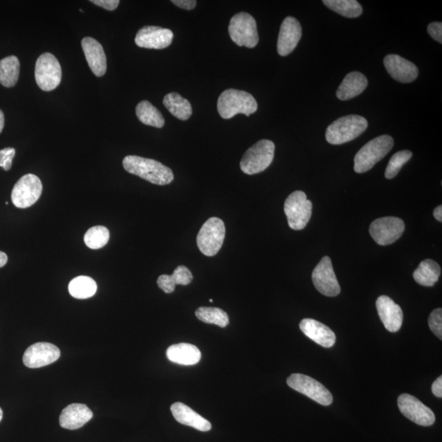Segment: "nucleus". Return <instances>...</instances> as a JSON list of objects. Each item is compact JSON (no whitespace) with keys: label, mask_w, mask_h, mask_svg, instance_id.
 Listing matches in <instances>:
<instances>
[{"label":"nucleus","mask_w":442,"mask_h":442,"mask_svg":"<svg viewBox=\"0 0 442 442\" xmlns=\"http://www.w3.org/2000/svg\"><path fill=\"white\" fill-rule=\"evenodd\" d=\"M122 164L127 172L152 184L166 185L174 180L173 171L155 160L130 155L125 157Z\"/></svg>","instance_id":"1"},{"label":"nucleus","mask_w":442,"mask_h":442,"mask_svg":"<svg viewBox=\"0 0 442 442\" xmlns=\"http://www.w3.org/2000/svg\"><path fill=\"white\" fill-rule=\"evenodd\" d=\"M257 102L250 93L229 88L219 97L217 109L224 119H230L237 114L249 116L257 110Z\"/></svg>","instance_id":"2"},{"label":"nucleus","mask_w":442,"mask_h":442,"mask_svg":"<svg viewBox=\"0 0 442 442\" xmlns=\"http://www.w3.org/2000/svg\"><path fill=\"white\" fill-rule=\"evenodd\" d=\"M394 140L387 135L378 136L368 142L359 151L354 159V170L358 174L365 173L373 168L378 161L389 154Z\"/></svg>","instance_id":"3"},{"label":"nucleus","mask_w":442,"mask_h":442,"mask_svg":"<svg viewBox=\"0 0 442 442\" xmlns=\"http://www.w3.org/2000/svg\"><path fill=\"white\" fill-rule=\"evenodd\" d=\"M368 121L359 115H348L338 118L326 130V140L329 144L339 145L356 139L365 132Z\"/></svg>","instance_id":"4"},{"label":"nucleus","mask_w":442,"mask_h":442,"mask_svg":"<svg viewBox=\"0 0 442 442\" xmlns=\"http://www.w3.org/2000/svg\"><path fill=\"white\" fill-rule=\"evenodd\" d=\"M275 145L268 140H260L245 152L240 161L241 170L247 175H255L267 170L272 163Z\"/></svg>","instance_id":"5"},{"label":"nucleus","mask_w":442,"mask_h":442,"mask_svg":"<svg viewBox=\"0 0 442 442\" xmlns=\"http://www.w3.org/2000/svg\"><path fill=\"white\" fill-rule=\"evenodd\" d=\"M284 213L289 227L302 230L309 223L312 215V203L302 191H295L288 196L284 203Z\"/></svg>","instance_id":"6"},{"label":"nucleus","mask_w":442,"mask_h":442,"mask_svg":"<svg viewBox=\"0 0 442 442\" xmlns=\"http://www.w3.org/2000/svg\"><path fill=\"white\" fill-rule=\"evenodd\" d=\"M229 33L232 41L241 47L253 48L259 42L257 22L247 13H239L231 18Z\"/></svg>","instance_id":"7"},{"label":"nucleus","mask_w":442,"mask_h":442,"mask_svg":"<svg viewBox=\"0 0 442 442\" xmlns=\"http://www.w3.org/2000/svg\"><path fill=\"white\" fill-rule=\"evenodd\" d=\"M225 237V226L222 220L217 217L206 221L196 237V243L201 250L208 257H213L222 247Z\"/></svg>","instance_id":"8"},{"label":"nucleus","mask_w":442,"mask_h":442,"mask_svg":"<svg viewBox=\"0 0 442 442\" xmlns=\"http://www.w3.org/2000/svg\"><path fill=\"white\" fill-rule=\"evenodd\" d=\"M34 78L43 91H52L62 80V67L55 56L46 53L39 57L34 69Z\"/></svg>","instance_id":"9"},{"label":"nucleus","mask_w":442,"mask_h":442,"mask_svg":"<svg viewBox=\"0 0 442 442\" xmlns=\"http://www.w3.org/2000/svg\"><path fill=\"white\" fill-rule=\"evenodd\" d=\"M288 385L324 406H330L333 396L326 387L314 378L302 373H293L288 378Z\"/></svg>","instance_id":"10"},{"label":"nucleus","mask_w":442,"mask_h":442,"mask_svg":"<svg viewBox=\"0 0 442 442\" xmlns=\"http://www.w3.org/2000/svg\"><path fill=\"white\" fill-rule=\"evenodd\" d=\"M43 185L39 177L33 174L25 175L14 185L12 201L18 208H29L41 198Z\"/></svg>","instance_id":"11"},{"label":"nucleus","mask_w":442,"mask_h":442,"mask_svg":"<svg viewBox=\"0 0 442 442\" xmlns=\"http://www.w3.org/2000/svg\"><path fill=\"white\" fill-rule=\"evenodd\" d=\"M405 228L404 221L401 219L387 216L373 221L370 234L377 244L387 246L399 239L404 233Z\"/></svg>","instance_id":"12"},{"label":"nucleus","mask_w":442,"mask_h":442,"mask_svg":"<svg viewBox=\"0 0 442 442\" xmlns=\"http://www.w3.org/2000/svg\"><path fill=\"white\" fill-rule=\"evenodd\" d=\"M312 281L314 287L324 296L336 297L341 293V287L334 273L330 257H323L314 268Z\"/></svg>","instance_id":"13"},{"label":"nucleus","mask_w":442,"mask_h":442,"mask_svg":"<svg viewBox=\"0 0 442 442\" xmlns=\"http://www.w3.org/2000/svg\"><path fill=\"white\" fill-rule=\"evenodd\" d=\"M397 403L401 414L417 425L429 427L434 424V413L416 397L402 394Z\"/></svg>","instance_id":"14"},{"label":"nucleus","mask_w":442,"mask_h":442,"mask_svg":"<svg viewBox=\"0 0 442 442\" xmlns=\"http://www.w3.org/2000/svg\"><path fill=\"white\" fill-rule=\"evenodd\" d=\"M61 356L60 350L48 342H37L29 346L23 356L24 365L28 368H37L57 361Z\"/></svg>","instance_id":"15"},{"label":"nucleus","mask_w":442,"mask_h":442,"mask_svg":"<svg viewBox=\"0 0 442 442\" xmlns=\"http://www.w3.org/2000/svg\"><path fill=\"white\" fill-rule=\"evenodd\" d=\"M174 34L169 29L146 26L138 32L135 43L138 46L151 49H163L170 46Z\"/></svg>","instance_id":"16"},{"label":"nucleus","mask_w":442,"mask_h":442,"mask_svg":"<svg viewBox=\"0 0 442 442\" xmlns=\"http://www.w3.org/2000/svg\"><path fill=\"white\" fill-rule=\"evenodd\" d=\"M301 24L293 17H287L280 27L277 51L280 56H288L297 47L302 38Z\"/></svg>","instance_id":"17"},{"label":"nucleus","mask_w":442,"mask_h":442,"mask_svg":"<svg viewBox=\"0 0 442 442\" xmlns=\"http://www.w3.org/2000/svg\"><path fill=\"white\" fill-rule=\"evenodd\" d=\"M383 63L387 72L398 82L411 83L419 75V69L414 63L396 54L387 55Z\"/></svg>","instance_id":"18"},{"label":"nucleus","mask_w":442,"mask_h":442,"mask_svg":"<svg viewBox=\"0 0 442 442\" xmlns=\"http://www.w3.org/2000/svg\"><path fill=\"white\" fill-rule=\"evenodd\" d=\"M376 307L383 326L391 333L399 331L403 322V312L399 306L387 296L377 299Z\"/></svg>","instance_id":"19"},{"label":"nucleus","mask_w":442,"mask_h":442,"mask_svg":"<svg viewBox=\"0 0 442 442\" xmlns=\"http://www.w3.org/2000/svg\"><path fill=\"white\" fill-rule=\"evenodd\" d=\"M81 46L88 67L98 77L105 75L107 72V57L102 44L91 37H85L81 41Z\"/></svg>","instance_id":"20"},{"label":"nucleus","mask_w":442,"mask_h":442,"mask_svg":"<svg viewBox=\"0 0 442 442\" xmlns=\"http://www.w3.org/2000/svg\"><path fill=\"white\" fill-rule=\"evenodd\" d=\"M300 328L304 335L323 347L330 348L336 342V335L332 329L314 319H302Z\"/></svg>","instance_id":"21"},{"label":"nucleus","mask_w":442,"mask_h":442,"mask_svg":"<svg viewBox=\"0 0 442 442\" xmlns=\"http://www.w3.org/2000/svg\"><path fill=\"white\" fill-rule=\"evenodd\" d=\"M93 417V412L83 404L67 406L59 417V422L63 429L76 430L87 424Z\"/></svg>","instance_id":"22"},{"label":"nucleus","mask_w":442,"mask_h":442,"mask_svg":"<svg viewBox=\"0 0 442 442\" xmlns=\"http://www.w3.org/2000/svg\"><path fill=\"white\" fill-rule=\"evenodd\" d=\"M170 410L175 420L181 424L194 427L201 431H208L211 429V424L208 420L183 403H174L170 407Z\"/></svg>","instance_id":"23"},{"label":"nucleus","mask_w":442,"mask_h":442,"mask_svg":"<svg viewBox=\"0 0 442 442\" xmlns=\"http://www.w3.org/2000/svg\"><path fill=\"white\" fill-rule=\"evenodd\" d=\"M368 86L365 75L359 72H352L344 78L337 91L338 100L346 101L360 95Z\"/></svg>","instance_id":"24"},{"label":"nucleus","mask_w":442,"mask_h":442,"mask_svg":"<svg viewBox=\"0 0 442 442\" xmlns=\"http://www.w3.org/2000/svg\"><path fill=\"white\" fill-rule=\"evenodd\" d=\"M166 356L171 362L188 366L198 363L201 354L199 349L192 344L179 343L167 349Z\"/></svg>","instance_id":"25"},{"label":"nucleus","mask_w":442,"mask_h":442,"mask_svg":"<svg viewBox=\"0 0 442 442\" xmlns=\"http://www.w3.org/2000/svg\"><path fill=\"white\" fill-rule=\"evenodd\" d=\"M193 274L190 270L185 267L180 265L177 267L173 274L171 275L162 274L157 279V285L166 293H171L175 291L176 285H188L193 280Z\"/></svg>","instance_id":"26"},{"label":"nucleus","mask_w":442,"mask_h":442,"mask_svg":"<svg viewBox=\"0 0 442 442\" xmlns=\"http://www.w3.org/2000/svg\"><path fill=\"white\" fill-rule=\"evenodd\" d=\"M441 269L440 265L434 260H422L419 267L415 270L413 276L415 281L425 287H432L438 281Z\"/></svg>","instance_id":"27"},{"label":"nucleus","mask_w":442,"mask_h":442,"mask_svg":"<svg viewBox=\"0 0 442 442\" xmlns=\"http://www.w3.org/2000/svg\"><path fill=\"white\" fill-rule=\"evenodd\" d=\"M163 105L172 115L182 121L188 120L193 113L189 100L179 95L178 93H170L166 95Z\"/></svg>","instance_id":"28"},{"label":"nucleus","mask_w":442,"mask_h":442,"mask_svg":"<svg viewBox=\"0 0 442 442\" xmlns=\"http://www.w3.org/2000/svg\"><path fill=\"white\" fill-rule=\"evenodd\" d=\"M20 75V62L16 56L0 60V83L7 88L16 86Z\"/></svg>","instance_id":"29"},{"label":"nucleus","mask_w":442,"mask_h":442,"mask_svg":"<svg viewBox=\"0 0 442 442\" xmlns=\"http://www.w3.org/2000/svg\"><path fill=\"white\" fill-rule=\"evenodd\" d=\"M136 116L142 124L162 128L165 120L161 112L149 101H142L136 107Z\"/></svg>","instance_id":"30"},{"label":"nucleus","mask_w":442,"mask_h":442,"mask_svg":"<svg viewBox=\"0 0 442 442\" xmlns=\"http://www.w3.org/2000/svg\"><path fill=\"white\" fill-rule=\"evenodd\" d=\"M69 293L76 299H87L97 292V283L91 277L79 276L73 279L68 286Z\"/></svg>","instance_id":"31"},{"label":"nucleus","mask_w":442,"mask_h":442,"mask_svg":"<svg viewBox=\"0 0 442 442\" xmlns=\"http://www.w3.org/2000/svg\"><path fill=\"white\" fill-rule=\"evenodd\" d=\"M323 3L332 11L345 18H356L363 13L361 5L356 0H323Z\"/></svg>","instance_id":"32"},{"label":"nucleus","mask_w":442,"mask_h":442,"mask_svg":"<svg viewBox=\"0 0 442 442\" xmlns=\"http://www.w3.org/2000/svg\"><path fill=\"white\" fill-rule=\"evenodd\" d=\"M196 316L199 321L206 323L215 324L221 328H225L229 323L227 313L220 308L200 307L196 311Z\"/></svg>","instance_id":"33"},{"label":"nucleus","mask_w":442,"mask_h":442,"mask_svg":"<svg viewBox=\"0 0 442 442\" xmlns=\"http://www.w3.org/2000/svg\"><path fill=\"white\" fill-rule=\"evenodd\" d=\"M109 230L105 226H95L87 231L83 241L88 248L100 249L105 247L109 241Z\"/></svg>","instance_id":"34"},{"label":"nucleus","mask_w":442,"mask_h":442,"mask_svg":"<svg viewBox=\"0 0 442 442\" xmlns=\"http://www.w3.org/2000/svg\"><path fill=\"white\" fill-rule=\"evenodd\" d=\"M412 156V152L409 150H402L396 152V154L391 156L389 162H388L385 171L386 178L388 180L395 178L401 170L402 166L411 159Z\"/></svg>","instance_id":"35"},{"label":"nucleus","mask_w":442,"mask_h":442,"mask_svg":"<svg viewBox=\"0 0 442 442\" xmlns=\"http://www.w3.org/2000/svg\"><path fill=\"white\" fill-rule=\"evenodd\" d=\"M429 324L431 331L442 339V309L437 308L430 314Z\"/></svg>","instance_id":"36"},{"label":"nucleus","mask_w":442,"mask_h":442,"mask_svg":"<svg viewBox=\"0 0 442 442\" xmlns=\"http://www.w3.org/2000/svg\"><path fill=\"white\" fill-rule=\"evenodd\" d=\"M15 154H16V151L13 147H6L0 150V166L4 170L8 171L11 169Z\"/></svg>","instance_id":"37"},{"label":"nucleus","mask_w":442,"mask_h":442,"mask_svg":"<svg viewBox=\"0 0 442 442\" xmlns=\"http://www.w3.org/2000/svg\"><path fill=\"white\" fill-rule=\"evenodd\" d=\"M427 32L436 41L442 43V24L441 22H431L427 26Z\"/></svg>","instance_id":"38"},{"label":"nucleus","mask_w":442,"mask_h":442,"mask_svg":"<svg viewBox=\"0 0 442 442\" xmlns=\"http://www.w3.org/2000/svg\"><path fill=\"white\" fill-rule=\"evenodd\" d=\"M91 2L109 11L115 10L120 4L119 0H92Z\"/></svg>","instance_id":"39"},{"label":"nucleus","mask_w":442,"mask_h":442,"mask_svg":"<svg viewBox=\"0 0 442 442\" xmlns=\"http://www.w3.org/2000/svg\"><path fill=\"white\" fill-rule=\"evenodd\" d=\"M172 3L176 6L186 10L194 9L196 5V1H194V0H173Z\"/></svg>","instance_id":"40"},{"label":"nucleus","mask_w":442,"mask_h":442,"mask_svg":"<svg viewBox=\"0 0 442 442\" xmlns=\"http://www.w3.org/2000/svg\"><path fill=\"white\" fill-rule=\"evenodd\" d=\"M431 391L436 397H442V377L440 376L431 386Z\"/></svg>","instance_id":"41"},{"label":"nucleus","mask_w":442,"mask_h":442,"mask_svg":"<svg viewBox=\"0 0 442 442\" xmlns=\"http://www.w3.org/2000/svg\"><path fill=\"white\" fill-rule=\"evenodd\" d=\"M434 217L436 220H438L439 222L442 221V206H439L434 211Z\"/></svg>","instance_id":"42"},{"label":"nucleus","mask_w":442,"mask_h":442,"mask_svg":"<svg viewBox=\"0 0 442 442\" xmlns=\"http://www.w3.org/2000/svg\"><path fill=\"white\" fill-rule=\"evenodd\" d=\"M8 262V255L3 252H0V268L4 267Z\"/></svg>","instance_id":"43"},{"label":"nucleus","mask_w":442,"mask_h":442,"mask_svg":"<svg viewBox=\"0 0 442 442\" xmlns=\"http://www.w3.org/2000/svg\"><path fill=\"white\" fill-rule=\"evenodd\" d=\"M4 127V112L0 110V134H1Z\"/></svg>","instance_id":"44"},{"label":"nucleus","mask_w":442,"mask_h":442,"mask_svg":"<svg viewBox=\"0 0 442 442\" xmlns=\"http://www.w3.org/2000/svg\"><path fill=\"white\" fill-rule=\"evenodd\" d=\"M2 419H3V410L1 408H0V422H1Z\"/></svg>","instance_id":"45"}]
</instances>
